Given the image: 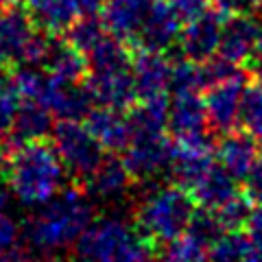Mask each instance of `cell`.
Instances as JSON below:
<instances>
[{"instance_id":"cell-42","label":"cell","mask_w":262,"mask_h":262,"mask_svg":"<svg viewBox=\"0 0 262 262\" xmlns=\"http://www.w3.org/2000/svg\"><path fill=\"white\" fill-rule=\"evenodd\" d=\"M247 9H262V0H245Z\"/></svg>"},{"instance_id":"cell-4","label":"cell","mask_w":262,"mask_h":262,"mask_svg":"<svg viewBox=\"0 0 262 262\" xmlns=\"http://www.w3.org/2000/svg\"><path fill=\"white\" fill-rule=\"evenodd\" d=\"M194 214V199L182 186L155 188L138 208V229L151 241H173L182 236Z\"/></svg>"},{"instance_id":"cell-44","label":"cell","mask_w":262,"mask_h":262,"mask_svg":"<svg viewBox=\"0 0 262 262\" xmlns=\"http://www.w3.org/2000/svg\"><path fill=\"white\" fill-rule=\"evenodd\" d=\"M0 262H13V260L7 256V253H0Z\"/></svg>"},{"instance_id":"cell-7","label":"cell","mask_w":262,"mask_h":262,"mask_svg":"<svg viewBox=\"0 0 262 262\" xmlns=\"http://www.w3.org/2000/svg\"><path fill=\"white\" fill-rule=\"evenodd\" d=\"M173 142L162 136H131L125 149V166L134 179H153L170 166Z\"/></svg>"},{"instance_id":"cell-11","label":"cell","mask_w":262,"mask_h":262,"mask_svg":"<svg viewBox=\"0 0 262 262\" xmlns=\"http://www.w3.org/2000/svg\"><path fill=\"white\" fill-rule=\"evenodd\" d=\"M179 24H182V20L177 18V13L173 11L170 3L155 0L149 13H146L140 31H138L134 44L140 48V51L164 53L175 44V39H179V33H182Z\"/></svg>"},{"instance_id":"cell-6","label":"cell","mask_w":262,"mask_h":262,"mask_svg":"<svg viewBox=\"0 0 262 262\" xmlns=\"http://www.w3.org/2000/svg\"><path fill=\"white\" fill-rule=\"evenodd\" d=\"M245 88H247V77H245L243 70L236 72L234 77L223 79L208 88V94L203 98L208 112V122L221 134L234 131L236 122H238Z\"/></svg>"},{"instance_id":"cell-15","label":"cell","mask_w":262,"mask_h":262,"mask_svg":"<svg viewBox=\"0 0 262 262\" xmlns=\"http://www.w3.org/2000/svg\"><path fill=\"white\" fill-rule=\"evenodd\" d=\"M170 72H173V63L162 53L140 51L131 59V77L140 98L162 96L166 88H170Z\"/></svg>"},{"instance_id":"cell-39","label":"cell","mask_w":262,"mask_h":262,"mask_svg":"<svg viewBox=\"0 0 262 262\" xmlns=\"http://www.w3.org/2000/svg\"><path fill=\"white\" fill-rule=\"evenodd\" d=\"M253 66L262 72V27L258 31V39H256V46H253Z\"/></svg>"},{"instance_id":"cell-47","label":"cell","mask_w":262,"mask_h":262,"mask_svg":"<svg viewBox=\"0 0 262 262\" xmlns=\"http://www.w3.org/2000/svg\"><path fill=\"white\" fill-rule=\"evenodd\" d=\"M214 3H216V0H214Z\"/></svg>"},{"instance_id":"cell-23","label":"cell","mask_w":262,"mask_h":262,"mask_svg":"<svg viewBox=\"0 0 262 262\" xmlns=\"http://www.w3.org/2000/svg\"><path fill=\"white\" fill-rule=\"evenodd\" d=\"M44 70L51 77L63 81H83L88 75V57L79 53L75 46H70L66 39L53 35V42L44 61Z\"/></svg>"},{"instance_id":"cell-40","label":"cell","mask_w":262,"mask_h":262,"mask_svg":"<svg viewBox=\"0 0 262 262\" xmlns=\"http://www.w3.org/2000/svg\"><path fill=\"white\" fill-rule=\"evenodd\" d=\"M243 262H262V249H256L253 247L247 256H245V260Z\"/></svg>"},{"instance_id":"cell-8","label":"cell","mask_w":262,"mask_h":262,"mask_svg":"<svg viewBox=\"0 0 262 262\" xmlns=\"http://www.w3.org/2000/svg\"><path fill=\"white\" fill-rule=\"evenodd\" d=\"M39 103L59 120H85L96 101L83 81H63L51 77Z\"/></svg>"},{"instance_id":"cell-20","label":"cell","mask_w":262,"mask_h":262,"mask_svg":"<svg viewBox=\"0 0 262 262\" xmlns=\"http://www.w3.org/2000/svg\"><path fill=\"white\" fill-rule=\"evenodd\" d=\"M85 127L107 151H125L129 144V122L118 110L98 107L85 116Z\"/></svg>"},{"instance_id":"cell-31","label":"cell","mask_w":262,"mask_h":262,"mask_svg":"<svg viewBox=\"0 0 262 262\" xmlns=\"http://www.w3.org/2000/svg\"><path fill=\"white\" fill-rule=\"evenodd\" d=\"M238 122H243L253 138H262V81L245 88Z\"/></svg>"},{"instance_id":"cell-28","label":"cell","mask_w":262,"mask_h":262,"mask_svg":"<svg viewBox=\"0 0 262 262\" xmlns=\"http://www.w3.org/2000/svg\"><path fill=\"white\" fill-rule=\"evenodd\" d=\"M164 262H210V245L199 241L190 232L168 241L162 253Z\"/></svg>"},{"instance_id":"cell-5","label":"cell","mask_w":262,"mask_h":262,"mask_svg":"<svg viewBox=\"0 0 262 262\" xmlns=\"http://www.w3.org/2000/svg\"><path fill=\"white\" fill-rule=\"evenodd\" d=\"M53 149L59 155L63 168L81 182L94 173L103 160V146L90 134L81 120H61L53 127Z\"/></svg>"},{"instance_id":"cell-26","label":"cell","mask_w":262,"mask_h":262,"mask_svg":"<svg viewBox=\"0 0 262 262\" xmlns=\"http://www.w3.org/2000/svg\"><path fill=\"white\" fill-rule=\"evenodd\" d=\"M88 72L90 75H105V72H118L131 68V55L127 46L118 37L105 35L88 55Z\"/></svg>"},{"instance_id":"cell-13","label":"cell","mask_w":262,"mask_h":262,"mask_svg":"<svg viewBox=\"0 0 262 262\" xmlns=\"http://www.w3.org/2000/svg\"><path fill=\"white\" fill-rule=\"evenodd\" d=\"M214 166L210 142H175L170 158V175L184 190H192L196 182Z\"/></svg>"},{"instance_id":"cell-41","label":"cell","mask_w":262,"mask_h":262,"mask_svg":"<svg viewBox=\"0 0 262 262\" xmlns=\"http://www.w3.org/2000/svg\"><path fill=\"white\" fill-rule=\"evenodd\" d=\"M7 160H9V153H7L3 140H0V170H3V168L7 166Z\"/></svg>"},{"instance_id":"cell-9","label":"cell","mask_w":262,"mask_h":262,"mask_svg":"<svg viewBox=\"0 0 262 262\" xmlns=\"http://www.w3.org/2000/svg\"><path fill=\"white\" fill-rule=\"evenodd\" d=\"M227 18L219 9L206 11L199 18L186 22L184 31L179 33V48L186 55V59L203 63L219 53L221 42V31H223V22Z\"/></svg>"},{"instance_id":"cell-14","label":"cell","mask_w":262,"mask_h":262,"mask_svg":"<svg viewBox=\"0 0 262 262\" xmlns=\"http://www.w3.org/2000/svg\"><path fill=\"white\" fill-rule=\"evenodd\" d=\"M153 3L155 0H105L101 20L114 37L134 44Z\"/></svg>"},{"instance_id":"cell-33","label":"cell","mask_w":262,"mask_h":262,"mask_svg":"<svg viewBox=\"0 0 262 262\" xmlns=\"http://www.w3.org/2000/svg\"><path fill=\"white\" fill-rule=\"evenodd\" d=\"M186 232H190L192 236H196L199 241H203L206 245L212 247V243H214L219 236L225 232V227L221 225L216 212L201 208V210H194V214L190 219V223H188Z\"/></svg>"},{"instance_id":"cell-46","label":"cell","mask_w":262,"mask_h":262,"mask_svg":"<svg viewBox=\"0 0 262 262\" xmlns=\"http://www.w3.org/2000/svg\"><path fill=\"white\" fill-rule=\"evenodd\" d=\"M260 153H262V138H260Z\"/></svg>"},{"instance_id":"cell-32","label":"cell","mask_w":262,"mask_h":262,"mask_svg":"<svg viewBox=\"0 0 262 262\" xmlns=\"http://www.w3.org/2000/svg\"><path fill=\"white\" fill-rule=\"evenodd\" d=\"M216 212V216L221 221V225L227 229H241L247 223V219L251 214V199L247 194H234L229 201H225Z\"/></svg>"},{"instance_id":"cell-17","label":"cell","mask_w":262,"mask_h":262,"mask_svg":"<svg viewBox=\"0 0 262 262\" xmlns=\"http://www.w3.org/2000/svg\"><path fill=\"white\" fill-rule=\"evenodd\" d=\"M258 22L247 13H234L223 22L219 42V55L232 63H243L253 55V46L258 39Z\"/></svg>"},{"instance_id":"cell-10","label":"cell","mask_w":262,"mask_h":262,"mask_svg":"<svg viewBox=\"0 0 262 262\" xmlns=\"http://www.w3.org/2000/svg\"><path fill=\"white\" fill-rule=\"evenodd\" d=\"M208 112L199 94H175L168 105L166 127L177 142H210L208 140Z\"/></svg>"},{"instance_id":"cell-12","label":"cell","mask_w":262,"mask_h":262,"mask_svg":"<svg viewBox=\"0 0 262 262\" xmlns=\"http://www.w3.org/2000/svg\"><path fill=\"white\" fill-rule=\"evenodd\" d=\"M35 27L24 7L13 5L0 11V66H20Z\"/></svg>"},{"instance_id":"cell-43","label":"cell","mask_w":262,"mask_h":262,"mask_svg":"<svg viewBox=\"0 0 262 262\" xmlns=\"http://www.w3.org/2000/svg\"><path fill=\"white\" fill-rule=\"evenodd\" d=\"M5 206H7V194L3 192V188H0V212L5 210Z\"/></svg>"},{"instance_id":"cell-36","label":"cell","mask_w":262,"mask_h":262,"mask_svg":"<svg viewBox=\"0 0 262 262\" xmlns=\"http://www.w3.org/2000/svg\"><path fill=\"white\" fill-rule=\"evenodd\" d=\"M245 234H247V238L251 241L253 247L262 249V206L251 210L247 223H245Z\"/></svg>"},{"instance_id":"cell-34","label":"cell","mask_w":262,"mask_h":262,"mask_svg":"<svg viewBox=\"0 0 262 262\" xmlns=\"http://www.w3.org/2000/svg\"><path fill=\"white\" fill-rule=\"evenodd\" d=\"M208 3L210 0H170V7L182 22H190L208 11Z\"/></svg>"},{"instance_id":"cell-19","label":"cell","mask_w":262,"mask_h":262,"mask_svg":"<svg viewBox=\"0 0 262 262\" xmlns=\"http://www.w3.org/2000/svg\"><path fill=\"white\" fill-rule=\"evenodd\" d=\"M258 151L260 149L253 142V136L249 131L247 134L227 131L216 146V158L229 175H234L236 179H247L251 168L258 162Z\"/></svg>"},{"instance_id":"cell-22","label":"cell","mask_w":262,"mask_h":262,"mask_svg":"<svg viewBox=\"0 0 262 262\" xmlns=\"http://www.w3.org/2000/svg\"><path fill=\"white\" fill-rule=\"evenodd\" d=\"M236 182H238V179L234 175H229L221 164H214V166L196 182V186L190 190V194H192L194 203H199L201 208L214 212L223 206L225 201L232 199L234 194H238Z\"/></svg>"},{"instance_id":"cell-1","label":"cell","mask_w":262,"mask_h":262,"mask_svg":"<svg viewBox=\"0 0 262 262\" xmlns=\"http://www.w3.org/2000/svg\"><path fill=\"white\" fill-rule=\"evenodd\" d=\"M94 221L92 196L79 188H61L24 227L27 251H57L75 245Z\"/></svg>"},{"instance_id":"cell-27","label":"cell","mask_w":262,"mask_h":262,"mask_svg":"<svg viewBox=\"0 0 262 262\" xmlns=\"http://www.w3.org/2000/svg\"><path fill=\"white\" fill-rule=\"evenodd\" d=\"M105 24L96 15H79L63 33V39L70 46H75L79 53L88 55L92 48L105 37Z\"/></svg>"},{"instance_id":"cell-25","label":"cell","mask_w":262,"mask_h":262,"mask_svg":"<svg viewBox=\"0 0 262 262\" xmlns=\"http://www.w3.org/2000/svg\"><path fill=\"white\" fill-rule=\"evenodd\" d=\"M168 120V101L166 96L142 98V105L129 114V134L131 136H162ZM129 136V138H131Z\"/></svg>"},{"instance_id":"cell-30","label":"cell","mask_w":262,"mask_h":262,"mask_svg":"<svg viewBox=\"0 0 262 262\" xmlns=\"http://www.w3.org/2000/svg\"><path fill=\"white\" fill-rule=\"evenodd\" d=\"M170 90L175 94H199V90H206L203 66L190 59L177 61L170 72Z\"/></svg>"},{"instance_id":"cell-18","label":"cell","mask_w":262,"mask_h":262,"mask_svg":"<svg viewBox=\"0 0 262 262\" xmlns=\"http://www.w3.org/2000/svg\"><path fill=\"white\" fill-rule=\"evenodd\" d=\"M88 88L101 107H112L118 112L134 107L138 98L131 68L118 72H105V75H90Z\"/></svg>"},{"instance_id":"cell-24","label":"cell","mask_w":262,"mask_h":262,"mask_svg":"<svg viewBox=\"0 0 262 262\" xmlns=\"http://www.w3.org/2000/svg\"><path fill=\"white\" fill-rule=\"evenodd\" d=\"M53 114L48 112L42 103L37 101H27L18 105L13 118L11 134H15L22 142H35V140H46L53 134Z\"/></svg>"},{"instance_id":"cell-35","label":"cell","mask_w":262,"mask_h":262,"mask_svg":"<svg viewBox=\"0 0 262 262\" xmlns=\"http://www.w3.org/2000/svg\"><path fill=\"white\" fill-rule=\"evenodd\" d=\"M20 238V227L13 219L0 212V253H9Z\"/></svg>"},{"instance_id":"cell-3","label":"cell","mask_w":262,"mask_h":262,"mask_svg":"<svg viewBox=\"0 0 262 262\" xmlns=\"http://www.w3.org/2000/svg\"><path fill=\"white\" fill-rule=\"evenodd\" d=\"M77 258L83 262H146L149 247L122 219L92 221L75 243Z\"/></svg>"},{"instance_id":"cell-37","label":"cell","mask_w":262,"mask_h":262,"mask_svg":"<svg viewBox=\"0 0 262 262\" xmlns=\"http://www.w3.org/2000/svg\"><path fill=\"white\" fill-rule=\"evenodd\" d=\"M245 182H247V188H245L247 196L251 201H256L258 206H262V162H256V166L251 168Z\"/></svg>"},{"instance_id":"cell-16","label":"cell","mask_w":262,"mask_h":262,"mask_svg":"<svg viewBox=\"0 0 262 262\" xmlns=\"http://www.w3.org/2000/svg\"><path fill=\"white\" fill-rule=\"evenodd\" d=\"M131 173L118 158H103L88 177V194L103 203H120L131 188Z\"/></svg>"},{"instance_id":"cell-38","label":"cell","mask_w":262,"mask_h":262,"mask_svg":"<svg viewBox=\"0 0 262 262\" xmlns=\"http://www.w3.org/2000/svg\"><path fill=\"white\" fill-rule=\"evenodd\" d=\"M105 0H75L79 15H98L103 9Z\"/></svg>"},{"instance_id":"cell-21","label":"cell","mask_w":262,"mask_h":262,"mask_svg":"<svg viewBox=\"0 0 262 262\" xmlns=\"http://www.w3.org/2000/svg\"><path fill=\"white\" fill-rule=\"evenodd\" d=\"M24 9L33 27L51 35L66 33V29L79 18L75 0H24Z\"/></svg>"},{"instance_id":"cell-45","label":"cell","mask_w":262,"mask_h":262,"mask_svg":"<svg viewBox=\"0 0 262 262\" xmlns=\"http://www.w3.org/2000/svg\"><path fill=\"white\" fill-rule=\"evenodd\" d=\"M48 262H66V260H48Z\"/></svg>"},{"instance_id":"cell-29","label":"cell","mask_w":262,"mask_h":262,"mask_svg":"<svg viewBox=\"0 0 262 262\" xmlns=\"http://www.w3.org/2000/svg\"><path fill=\"white\" fill-rule=\"evenodd\" d=\"M251 249L253 245L247 234H241L238 229H227L212 243L210 262H243Z\"/></svg>"},{"instance_id":"cell-2","label":"cell","mask_w":262,"mask_h":262,"mask_svg":"<svg viewBox=\"0 0 262 262\" xmlns=\"http://www.w3.org/2000/svg\"><path fill=\"white\" fill-rule=\"evenodd\" d=\"M59 155L44 140L27 142L7 160V184L27 206H44L63 188L66 175Z\"/></svg>"}]
</instances>
